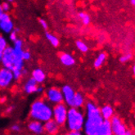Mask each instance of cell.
I'll use <instances>...</instances> for the list:
<instances>
[{
  "label": "cell",
  "instance_id": "1",
  "mask_svg": "<svg viewBox=\"0 0 135 135\" xmlns=\"http://www.w3.org/2000/svg\"><path fill=\"white\" fill-rule=\"evenodd\" d=\"M23 46V41L18 38L12 43V46H7L3 53L1 66L12 70L15 80H19L26 74L25 61L21 57Z\"/></svg>",
  "mask_w": 135,
  "mask_h": 135
},
{
  "label": "cell",
  "instance_id": "2",
  "mask_svg": "<svg viewBox=\"0 0 135 135\" xmlns=\"http://www.w3.org/2000/svg\"><path fill=\"white\" fill-rule=\"evenodd\" d=\"M85 112L84 133L86 135H98L99 127L104 120L101 115L100 108L94 102L89 101L85 104Z\"/></svg>",
  "mask_w": 135,
  "mask_h": 135
},
{
  "label": "cell",
  "instance_id": "3",
  "mask_svg": "<svg viewBox=\"0 0 135 135\" xmlns=\"http://www.w3.org/2000/svg\"><path fill=\"white\" fill-rule=\"evenodd\" d=\"M31 120L43 123L52 119V105L45 99H38L32 102L29 112Z\"/></svg>",
  "mask_w": 135,
  "mask_h": 135
},
{
  "label": "cell",
  "instance_id": "4",
  "mask_svg": "<svg viewBox=\"0 0 135 135\" xmlns=\"http://www.w3.org/2000/svg\"><path fill=\"white\" fill-rule=\"evenodd\" d=\"M85 115L81 108L70 107L68 109L65 126L68 131H83Z\"/></svg>",
  "mask_w": 135,
  "mask_h": 135
},
{
  "label": "cell",
  "instance_id": "5",
  "mask_svg": "<svg viewBox=\"0 0 135 135\" xmlns=\"http://www.w3.org/2000/svg\"><path fill=\"white\" fill-rule=\"evenodd\" d=\"M67 113L68 107L64 102L59 103L52 107V119L60 125V127L65 126Z\"/></svg>",
  "mask_w": 135,
  "mask_h": 135
},
{
  "label": "cell",
  "instance_id": "6",
  "mask_svg": "<svg viewBox=\"0 0 135 135\" xmlns=\"http://www.w3.org/2000/svg\"><path fill=\"white\" fill-rule=\"evenodd\" d=\"M44 97L45 100L52 106L63 102L61 89L57 88V87H51V88L47 89L44 93Z\"/></svg>",
  "mask_w": 135,
  "mask_h": 135
},
{
  "label": "cell",
  "instance_id": "7",
  "mask_svg": "<svg viewBox=\"0 0 135 135\" xmlns=\"http://www.w3.org/2000/svg\"><path fill=\"white\" fill-rule=\"evenodd\" d=\"M14 81L15 78L12 70L3 66L0 68V89H6L10 88Z\"/></svg>",
  "mask_w": 135,
  "mask_h": 135
},
{
  "label": "cell",
  "instance_id": "8",
  "mask_svg": "<svg viewBox=\"0 0 135 135\" xmlns=\"http://www.w3.org/2000/svg\"><path fill=\"white\" fill-rule=\"evenodd\" d=\"M15 29L14 22L8 12L0 13V32L3 35H8Z\"/></svg>",
  "mask_w": 135,
  "mask_h": 135
},
{
  "label": "cell",
  "instance_id": "9",
  "mask_svg": "<svg viewBox=\"0 0 135 135\" xmlns=\"http://www.w3.org/2000/svg\"><path fill=\"white\" fill-rule=\"evenodd\" d=\"M110 120V125H112V134L125 135L127 128L120 118H119L116 115H113Z\"/></svg>",
  "mask_w": 135,
  "mask_h": 135
},
{
  "label": "cell",
  "instance_id": "10",
  "mask_svg": "<svg viewBox=\"0 0 135 135\" xmlns=\"http://www.w3.org/2000/svg\"><path fill=\"white\" fill-rule=\"evenodd\" d=\"M62 96H63V102L67 105V107H71L75 91L70 85H64L61 88Z\"/></svg>",
  "mask_w": 135,
  "mask_h": 135
},
{
  "label": "cell",
  "instance_id": "11",
  "mask_svg": "<svg viewBox=\"0 0 135 135\" xmlns=\"http://www.w3.org/2000/svg\"><path fill=\"white\" fill-rule=\"evenodd\" d=\"M44 133L49 135L57 134L60 131V125L53 119H51V120H49L47 121L44 122Z\"/></svg>",
  "mask_w": 135,
  "mask_h": 135
},
{
  "label": "cell",
  "instance_id": "12",
  "mask_svg": "<svg viewBox=\"0 0 135 135\" xmlns=\"http://www.w3.org/2000/svg\"><path fill=\"white\" fill-rule=\"evenodd\" d=\"M28 130L34 134H42L44 133V123L38 120H31L27 124Z\"/></svg>",
  "mask_w": 135,
  "mask_h": 135
},
{
  "label": "cell",
  "instance_id": "13",
  "mask_svg": "<svg viewBox=\"0 0 135 135\" xmlns=\"http://www.w3.org/2000/svg\"><path fill=\"white\" fill-rule=\"evenodd\" d=\"M38 87V84L35 80L33 78H29L23 85V91L26 94L31 95L37 93V89Z\"/></svg>",
  "mask_w": 135,
  "mask_h": 135
},
{
  "label": "cell",
  "instance_id": "14",
  "mask_svg": "<svg viewBox=\"0 0 135 135\" xmlns=\"http://www.w3.org/2000/svg\"><path fill=\"white\" fill-rule=\"evenodd\" d=\"M31 78H33L38 84H42L45 82L47 75L44 70L41 68H36L31 72Z\"/></svg>",
  "mask_w": 135,
  "mask_h": 135
},
{
  "label": "cell",
  "instance_id": "15",
  "mask_svg": "<svg viewBox=\"0 0 135 135\" xmlns=\"http://www.w3.org/2000/svg\"><path fill=\"white\" fill-rule=\"evenodd\" d=\"M61 63L65 66H72L75 64V59L71 54L67 52H63L59 57Z\"/></svg>",
  "mask_w": 135,
  "mask_h": 135
},
{
  "label": "cell",
  "instance_id": "16",
  "mask_svg": "<svg viewBox=\"0 0 135 135\" xmlns=\"http://www.w3.org/2000/svg\"><path fill=\"white\" fill-rule=\"evenodd\" d=\"M98 135H112V125L110 120H104L99 127Z\"/></svg>",
  "mask_w": 135,
  "mask_h": 135
},
{
  "label": "cell",
  "instance_id": "17",
  "mask_svg": "<svg viewBox=\"0 0 135 135\" xmlns=\"http://www.w3.org/2000/svg\"><path fill=\"white\" fill-rule=\"evenodd\" d=\"M84 103H85V98L83 93H81L80 92H75L72 103H71V107L76 108H82L84 106Z\"/></svg>",
  "mask_w": 135,
  "mask_h": 135
},
{
  "label": "cell",
  "instance_id": "18",
  "mask_svg": "<svg viewBox=\"0 0 135 135\" xmlns=\"http://www.w3.org/2000/svg\"><path fill=\"white\" fill-rule=\"evenodd\" d=\"M100 112L104 120H110L114 115V109L112 106L105 105L100 108Z\"/></svg>",
  "mask_w": 135,
  "mask_h": 135
},
{
  "label": "cell",
  "instance_id": "19",
  "mask_svg": "<svg viewBox=\"0 0 135 135\" xmlns=\"http://www.w3.org/2000/svg\"><path fill=\"white\" fill-rule=\"evenodd\" d=\"M107 59V54L105 52H101L98 54V56L97 57V58L95 59L94 62H93V66L95 68H100L102 66V65L104 64V62Z\"/></svg>",
  "mask_w": 135,
  "mask_h": 135
},
{
  "label": "cell",
  "instance_id": "20",
  "mask_svg": "<svg viewBox=\"0 0 135 135\" xmlns=\"http://www.w3.org/2000/svg\"><path fill=\"white\" fill-rule=\"evenodd\" d=\"M45 37H46V38H47V40L49 41V43L52 45V46H53V47H58L59 46V44H60V41H59V39H58V38L55 35H53V34H52V33H49V32H47L46 34H45Z\"/></svg>",
  "mask_w": 135,
  "mask_h": 135
},
{
  "label": "cell",
  "instance_id": "21",
  "mask_svg": "<svg viewBox=\"0 0 135 135\" xmlns=\"http://www.w3.org/2000/svg\"><path fill=\"white\" fill-rule=\"evenodd\" d=\"M78 17L79 19V21H81V23L84 26H88L90 24L91 22V18H90V16L89 14H87L86 12H79L78 14Z\"/></svg>",
  "mask_w": 135,
  "mask_h": 135
},
{
  "label": "cell",
  "instance_id": "22",
  "mask_svg": "<svg viewBox=\"0 0 135 135\" xmlns=\"http://www.w3.org/2000/svg\"><path fill=\"white\" fill-rule=\"evenodd\" d=\"M7 46H8V43H7V38L2 34H0V65H1L3 51L5 50V49Z\"/></svg>",
  "mask_w": 135,
  "mask_h": 135
},
{
  "label": "cell",
  "instance_id": "23",
  "mask_svg": "<svg viewBox=\"0 0 135 135\" xmlns=\"http://www.w3.org/2000/svg\"><path fill=\"white\" fill-rule=\"evenodd\" d=\"M75 46L77 47V49L79 51H80L81 52H87L89 51V46L87 45L86 43H84V41H81V40H78L75 42Z\"/></svg>",
  "mask_w": 135,
  "mask_h": 135
},
{
  "label": "cell",
  "instance_id": "24",
  "mask_svg": "<svg viewBox=\"0 0 135 135\" xmlns=\"http://www.w3.org/2000/svg\"><path fill=\"white\" fill-rule=\"evenodd\" d=\"M133 58V54L131 52H128V53H125L124 55L120 57V61L121 63H126L128 62L129 61H130Z\"/></svg>",
  "mask_w": 135,
  "mask_h": 135
},
{
  "label": "cell",
  "instance_id": "25",
  "mask_svg": "<svg viewBox=\"0 0 135 135\" xmlns=\"http://www.w3.org/2000/svg\"><path fill=\"white\" fill-rule=\"evenodd\" d=\"M8 37L11 42H15L17 39H18V30L17 29H14L11 33L8 34Z\"/></svg>",
  "mask_w": 135,
  "mask_h": 135
},
{
  "label": "cell",
  "instance_id": "26",
  "mask_svg": "<svg viewBox=\"0 0 135 135\" xmlns=\"http://www.w3.org/2000/svg\"><path fill=\"white\" fill-rule=\"evenodd\" d=\"M2 9L3 12H9L12 10V5H11V2L8 1H6L2 3Z\"/></svg>",
  "mask_w": 135,
  "mask_h": 135
},
{
  "label": "cell",
  "instance_id": "27",
  "mask_svg": "<svg viewBox=\"0 0 135 135\" xmlns=\"http://www.w3.org/2000/svg\"><path fill=\"white\" fill-rule=\"evenodd\" d=\"M21 57L25 61H28L31 59V53L27 50H23L21 53Z\"/></svg>",
  "mask_w": 135,
  "mask_h": 135
},
{
  "label": "cell",
  "instance_id": "28",
  "mask_svg": "<svg viewBox=\"0 0 135 135\" xmlns=\"http://www.w3.org/2000/svg\"><path fill=\"white\" fill-rule=\"evenodd\" d=\"M11 130H12V132H13V133H20L21 130V125L18 124H12V127H11Z\"/></svg>",
  "mask_w": 135,
  "mask_h": 135
},
{
  "label": "cell",
  "instance_id": "29",
  "mask_svg": "<svg viewBox=\"0 0 135 135\" xmlns=\"http://www.w3.org/2000/svg\"><path fill=\"white\" fill-rule=\"evenodd\" d=\"M38 22H39V25H40V26L44 30H47V28H49V25H47V22L44 19H39Z\"/></svg>",
  "mask_w": 135,
  "mask_h": 135
},
{
  "label": "cell",
  "instance_id": "30",
  "mask_svg": "<svg viewBox=\"0 0 135 135\" xmlns=\"http://www.w3.org/2000/svg\"><path fill=\"white\" fill-rule=\"evenodd\" d=\"M44 92V88L41 85V84H38V89H37V93L38 94H41Z\"/></svg>",
  "mask_w": 135,
  "mask_h": 135
},
{
  "label": "cell",
  "instance_id": "31",
  "mask_svg": "<svg viewBox=\"0 0 135 135\" xmlns=\"http://www.w3.org/2000/svg\"><path fill=\"white\" fill-rule=\"evenodd\" d=\"M14 109H15V107L14 106H8V107L6 108L5 112H6V113H11V112H13Z\"/></svg>",
  "mask_w": 135,
  "mask_h": 135
},
{
  "label": "cell",
  "instance_id": "32",
  "mask_svg": "<svg viewBox=\"0 0 135 135\" xmlns=\"http://www.w3.org/2000/svg\"><path fill=\"white\" fill-rule=\"evenodd\" d=\"M82 133V131H69L70 135H80Z\"/></svg>",
  "mask_w": 135,
  "mask_h": 135
},
{
  "label": "cell",
  "instance_id": "33",
  "mask_svg": "<svg viewBox=\"0 0 135 135\" xmlns=\"http://www.w3.org/2000/svg\"><path fill=\"white\" fill-rule=\"evenodd\" d=\"M6 101H7V98H6V97H2V98H0V103H2V104L5 103Z\"/></svg>",
  "mask_w": 135,
  "mask_h": 135
},
{
  "label": "cell",
  "instance_id": "34",
  "mask_svg": "<svg viewBox=\"0 0 135 135\" xmlns=\"http://www.w3.org/2000/svg\"><path fill=\"white\" fill-rule=\"evenodd\" d=\"M125 135H132V132H131L130 130H129V129H127V130H126Z\"/></svg>",
  "mask_w": 135,
  "mask_h": 135
},
{
  "label": "cell",
  "instance_id": "35",
  "mask_svg": "<svg viewBox=\"0 0 135 135\" xmlns=\"http://www.w3.org/2000/svg\"><path fill=\"white\" fill-rule=\"evenodd\" d=\"M133 76L135 77V64L133 66Z\"/></svg>",
  "mask_w": 135,
  "mask_h": 135
},
{
  "label": "cell",
  "instance_id": "36",
  "mask_svg": "<svg viewBox=\"0 0 135 135\" xmlns=\"http://www.w3.org/2000/svg\"><path fill=\"white\" fill-rule=\"evenodd\" d=\"M130 3H131L133 6L135 7V0H130Z\"/></svg>",
  "mask_w": 135,
  "mask_h": 135
},
{
  "label": "cell",
  "instance_id": "37",
  "mask_svg": "<svg viewBox=\"0 0 135 135\" xmlns=\"http://www.w3.org/2000/svg\"><path fill=\"white\" fill-rule=\"evenodd\" d=\"M3 12V9H2V3H0V13Z\"/></svg>",
  "mask_w": 135,
  "mask_h": 135
},
{
  "label": "cell",
  "instance_id": "38",
  "mask_svg": "<svg viewBox=\"0 0 135 135\" xmlns=\"http://www.w3.org/2000/svg\"><path fill=\"white\" fill-rule=\"evenodd\" d=\"M7 1H8V2H11V3H12V2L13 1V0H7Z\"/></svg>",
  "mask_w": 135,
  "mask_h": 135
}]
</instances>
